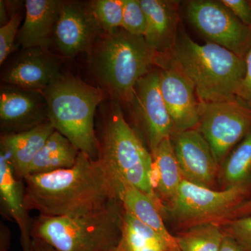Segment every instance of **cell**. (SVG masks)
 <instances>
[{"label":"cell","instance_id":"6","mask_svg":"<svg viewBox=\"0 0 251 251\" xmlns=\"http://www.w3.org/2000/svg\"><path fill=\"white\" fill-rule=\"evenodd\" d=\"M157 59L144 36L122 29L104 36L96 49L94 64L103 85L120 100L130 103L135 85Z\"/></svg>","mask_w":251,"mask_h":251},{"label":"cell","instance_id":"17","mask_svg":"<svg viewBox=\"0 0 251 251\" xmlns=\"http://www.w3.org/2000/svg\"><path fill=\"white\" fill-rule=\"evenodd\" d=\"M147 18L145 41L156 54L171 53L178 34V14L173 1L140 0Z\"/></svg>","mask_w":251,"mask_h":251},{"label":"cell","instance_id":"7","mask_svg":"<svg viewBox=\"0 0 251 251\" xmlns=\"http://www.w3.org/2000/svg\"><path fill=\"white\" fill-rule=\"evenodd\" d=\"M199 108L197 129L220 164L251 133V109L238 99L229 101H200Z\"/></svg>","mask_w":251,"mask_h":251},{"label":"cell","instance_id":"32","mask_svg":"<svg viewBox=\"0 0 251 251\" xmlns=\"http://www.w3.org/2000/svg\"><path fill=\"white\" fill-rule=\"evenodd\" d=\"M251 214V198L248 201H243L240 204L234 206L228 214H226L222 220L237 219L243 216H250Z\"/></svg>","mask_w":251,"mask_h":251},{"label":"cell","instance_id":"10","mask_svg":"<svg viewBox=\"0 0 251 251\" xmlns=\"http://www.w3.org/2000/svg\"><path fill=\"white\" fill-rule=\"evenodd\" d=\"M160 72L148 73L137 82L131 105L144 130L151 153L175 133L160 90Z\"/></svg>","mask_w":251,"mask_h":251},{"label":"cell","instance_id":"13","mask_svg":"<svg viewBox=\"0 0 251 251\" xmlns=\"http://www.w3.org/2000/svg\"><path fill=\"white\" fill-rule=\"evenodd\" d=\"M173 148L183 179L210 188L220 164L201 132L193 129L176 133Z\"/></svg>","mask_w":251,"mask_h":251},{"label":"cell","instance_id":"16","mask_svg":"<svg viewBox=\"0 0 251 251\" xmlns=\"http://www.w3.org/2000/svg\"><path fill=\"white\" fill-rule=\"evenodd\" d=\"M62 4L58 0L25 1V18L18 32V41L23 49H49Z\"/></svg>","mask_w":251,"mask_h":251},{"label":"cell","instance_id":"37","mask_svg":"<svg viewBox=\"0 0 251 251\" xmlns=\"http://www.w3.org/2000/svg\"></svg>","mask_w":251,"mask_h":251},{"label":"cell","instance_id":"33","mask_svg":"<svg viewBox=\"0 0 251 251\" xmlns=\"http://www.w3.org/2000/svg\"><path fill=\"white\" fill-rule=\"evenodd\" d=\"M220 251H247L228 234H225Z\"/></svg>","mask_w":251,"mask_h":251},{"label":"cell","instance_id":"26","mask_svg":"<svg viewBox=\"0 0 251 251\" xmlns=\"http://www.w3.org/2000/svg\"><path fill=\"white\" fill-rule=\"evenodd\" d=\"M124 0H97L92 4V14L107 33L122 27Z\"/></svg>","mask_w":251,"mask_h":251},{"label":"cell","instance_id":"12","mask_svg":"<svg viewBox=\"0 0 251 251\" xmlns=\"http://www.w3.org/2000/svg\"><path fill=\"white\" fill-rule=\"evenodd\" d=\"M159 84L175 133L197 129L200 100L191 82L173 64L160 71Z\"/></svg>","mask_w":251,"mask_h":251},{"label":"cell","instance_id":"9","mask_svg":"<svg viewBox=\"0 0 251 251\" xmlns=\"http://www.w3.org/2000/svg\"><path fill=\"white\" fill-rule=\"evenodd\" d=\"M186 16L209 42L246 59L251 49V27L239 21L221 1H188Z\"/></svg>","mask_w":251,"mask_h":251},{"label":"cell","instance_id":"23","mask_svg":"<svg viewBox=\"0 0 251 251\" xmlns=\"http://www.w3.org/2000/svg\"><path fill=\"white\" fill-rule=\"evenodd\" d=\"M118 249L120 251H172L164 238L125 209Z\"/></svg>","mask_w":251,"mask_h":251},{"label":"cell","instance_id":"24","mask_svg":"<svg viewBox=\"0 0 251 251\" xmlns=\"http://www.w3.org/2000/svg\"><path fill=\"white\" fill-rule=\"evenodd\" d=\"M225 234L215 222L193 226L176 237L180 251H220Z\"/></svg>","mask_w":251,"mask_h":251},{"label":"cell","instance_id":"8","mask_svg":"<svg viewBox=\"0 0 251 251\" xmlns=\"http://www.w3.org/2000/svg\"><path fill=\"white\" fill-rule=\"evenodd\" d=\"M247 190L246 184L214 191L183 179L171 200L169 210L181 222L200 224L221 221L244 201Z\"/></svg>","mask_w":251,"mask_h":251},{"label":"cell","instance_id":"15","mask_svg":"<svg viewBox=\"0 0 251 251\" xmlns=\"http://www.w3.org/2000/svg\"><path fill=\"white\" fill-rule=\"evenodd\" d=\"M99 27L92 11L89 12L75 3L63 2L54 29V41L64 55L74 57L90 47Z\"/></svg>","mask_w":251,"mask_h":251},{"label":"cell","instance_id":"28","mask_svg":"<svg viewBox=\"0 0 251 251\" xmlns=\"http://www.w3.org/2000/svg\"><path fill=\"white\" fill-rule=\"evenodd\" d=\"M21 13H15L9 21L0 28V64L2 65L8 56L12 52L14 41L19 32L20 25L22 21Z\"/></svg>","mask_w":251,"mask_h":251},{"label":"cell","instance_id":"29","mask_svg":"<svg viewBox=\"0 0 251 251\" xmlns=\"http://www.w3.org/2000/svg\"><path fill=\"white\" fill-rule=\"evenodd\" d=\"M228 235L247 251H251V216L237 218L229 221Z\"/></svg>","mask_w":251,"mask_h":251},{"label":"cell","instance_id":"30","mask_svg":"<svg viewBox=\"0 0 251 251\" xmlns=\"http://www.w3.org/2000/svg\"><path fill=\"white\" fill-rule=\"evenodd\" d=\"M227 8L244 24L251 27V3L247 0H221Z\"/></svg>","mask_w":251,"mask_h":251},{"label":"cell","instance_id":"25","mask_svg":"<svg viewBox=\"0 0 251 251\" xmlns=\"http://www.w3.org/2000/svg\"><path fill=\"white\" fill-rule=\"evenodd\" d=\"M222 176L227 188L247 184L251 177V133L227 157Z\"/></svg>","mask_w":251,"mask_h":251},{"label":"cell","instance_id":"5","mask_svg":"<svg viewBox=\"0 0 251 251\" xmlns=\"http://www.w3.org/2000/svg\"><path fill=\"white\" fill-rule=\"evenodd\" d=\"M99 158L115 183L125 182L150 196L162 209L151 181L152 156L138 133L126 121L121 108L112 103L99 142Z\"/></svg>","mask_w":251,"mask_h":251},{"label":"cell","instance_id":"20","mask_svg":"<svg viewBox=\"0 0 251 251\" xmlns=\"http://www.w3.org/2000/svg\"><path fill=\"white\" fill-rule=\"evenodd\" d=\"M117 196L125 211L149 226L166 239L172 251H180L176 237L163 224L161 209L150 196L125 182L115 183Z\"/></svg>","mask_w":251,"mask_h":251},{"label":"cell","instance_id":"22","mask_svg":"<svg viewBox=\"0 0 251 251\" xmlns=\"http://www.w3.org/2000/svg\"><path fill=\"white\" fill-rule=\"evenodd\" d=\"M79 153L80 151L70 140L55 130L34 157L25 177L72 168Z\"/></svg>","mask_w":251,"mask_h":251},{"label":"cell","instance_id":"4","mask_svg":"<svg viewBox=\"0 0 251 251\" xmlns=\"http://www.w3.org/2000/svg\"><path fill=\"white\" fill-rule=\"evenodd\" d=\"M49 122L74 146L94 159L99 158V142L94 130L96 109L103 92L77 79L63 77L42 92Z\"/></svg>","mask_w":251,"mask_h":251},{"label":"cell","instance_id":"35","mask_svg":"<svg viewBox=\"0 0 251 251\" xmlns=\"http://www.w3.org/2000/svg\"><path fill=\"white\" fill-rule=\"evenodd\" d=\"M29 251H56V250L44 241L37 238H32Z\"/></svg>","mask_w":251,"mask_h":251},{"label":"cell","instance_id":"21","mask_svg":"<svg viewBox=\"0 0 251 251\" xmlns=\"http://www.w3.org/2000/svg\"><path fill=\"white\" fill-rule=\"evenodd\" d=\"M151 154V181L153 191L158 198L160 196L171 201L184 179L171 138L163 140Z\"/></svg>","mask_w":251,"mask_h":251},{"label":"cell","instance_id":"2","mask_svg":"<svg viewBox=\"0 0 251 251\" xmlns=\"http://www.w3.org/2000/svg\"><path fill=\"white\" fill-rule=\"evenodd\" d=\"M170 54L173 65L192 84L200 101L237 99L245 76V59L214 43L201 45L182 29Z\"/></svg>","mask_w":251,"mask_h":251},{"label":"cell","instance_id":"31","mask_svg":"<svg viewBox=\"0 0 251 251\" xmlns=\"http://www.w3.org/2000/svg\"><path fill=\"white\" fill-rule=\"evenodd\" d=\"M246 74L238 90L237 98L251 109V49L246 57Z\"/></svg>","mask_w":251,"mask_h":251},{"label":"cell","instance_id":"18","mask_svg":"<svg viewBox=\"0 0 251 251\" xmlns=\"http://www.w3.org/2000/svg\"><path fill=\"white\" fill-rule=\"evenodd\" d=\"M16 177L9 158L0 153V198L3 210L13 220L21 232L23 251H29L32 221L28 216L24 199V184Z\"/></svg>","mask_w":251,"mask_h":251},{"label":"cell","instance_id":"11","mask_svg":"<svg viewBox=\"0 0 251 251\" xmlns=\"http://www.w3.org/2000/svg\"><path fill=\"white\" fill-rule=\"evenodd\" d=\"M47 103L42 92L13 85L0 91V125L3 135L31 129L49 122Z\"/></svg>","mask_w":251,"mask_h":251},{"label":"cell","instance_id":"36","mask_svg":"<svg viewBox=\"0 0 251 251\" xmlns=\"http://www.w3.org/2000/svg\"><path fill=\"white\" fill-rule=\"evenodd\" d=\"M112 251H120V250H119L118 247H117V249H115V250H113Z\"/></svg>","mask_w":251,"mask_h":251},{"label":"cell","instance_id":"19","mask_svg":"<svg viewBox=\"0 0 251 251\" xmlns=\"http://www.w3.org/2000/svg\"><path fill=\"white\" fill-rule=\"evenodd\" d=\"M55 130L46 122L25 131L1 136V151L9 158L16 177L23 179L34 157Z\"/></svg>","mask_w":251,"mask_h":251},{"label":"cell","instance_id":"34","mask_svg":"<svg viewBox=\"0 0 251 251\" xmlns=\"http://www.w3.org/2000/svg\"><path fill=\"white\" fill-rule=\"evenodd\" d=\"M11 233L6 226L1 224L0 227V251H9Z\"/></svg>","mask_w":251,"mask_h":251},{"label":"cell","instance_id":"27","mask_svg":"<svg viewBox=\"0 0 251 251\" xmlns=\"http://www.w3.org/2000/svg\"><path fill=\"white\" fill-rule=\"evenodd\" d=\"M122 28L133 35L145 36L147 18L140 0H124Z\"/></svg>","mask_w":251,"mask_h":251},{"label":"cell","instance_id":"14","mask_svg":"<svg viewBox=\"0 0 251 251\" xmlns=\"http://www.w3.org/2000/svg\"><path fill=\"white\" fill-rule=\"evenodd\" d=\"M65 75L53 56L41 48L24 49L6 70L5 82L23 90L43 92Z\"/></svg>","mask_w":251,"mask_h":251},{"label":"cell","instance_id":"3","mask_svg":"<svg viewBox=\"0 0 251 251\" xmlns=\"http://www.w3.org/2000/svg\"><path fill=\"white\" fill-rule=\"evenodd\" d=\"M124 208L120 200L101 210L74 217L39 216L31 235L56 251H112L122 238Z\"/></svg>","mask_w":251,"mask_h":251},{"label":"cell","instance_id":"1","mask_svg":"<svg viewBox=\"0 0 251 251\" xmlns=\"http://www.w3.org/2000/svg\"><path fill=\"white\" fill-rule=\"evenodd\" d=\"M23 180L26 209L46 217L86 215L119 199L115 181L103 162L81 151L72 168L28 175Z\"/></svg>","mask_w":251,"mask_h":251}]
</instances>
